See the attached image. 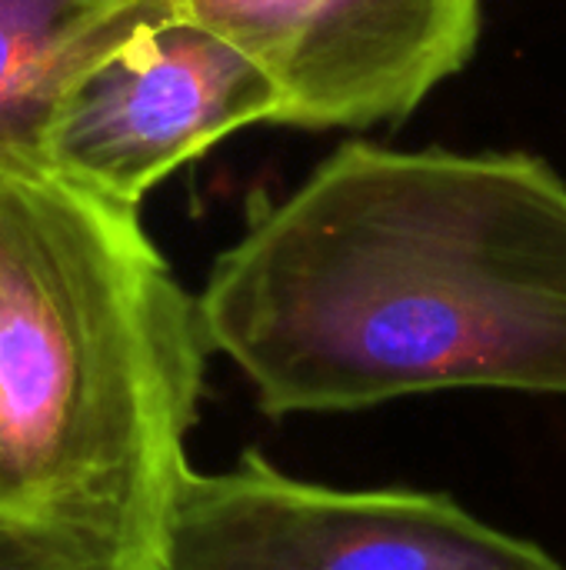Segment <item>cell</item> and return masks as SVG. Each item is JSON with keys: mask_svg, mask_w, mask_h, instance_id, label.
Wrapping results in <instances>:
<instances>
[{"mask_svg": "<svg viewBox=\"0 0 566 570\" xmlns=\"http://www.w3.org/2000/svg\"><path fill=\"white\" fill-rule=\"evenodd\" d=\"M267 417L440 391L566 397V180L527 150L350 137L254 194L197 294Z\"/></svg>", "mask_w": 566, "mask_h": 570, "instance_id": "6da1fadb", "label": "cell"}, {"mask_svg": "<svg viewBox=\"0 0 566 570\" xmlns=\"http://www.w3.org/2000/svg\"><path fill=\"white\" fill-rule=\"evenodd\" d=\"M210 354L140 207L0 170V518L153 570Z\"/></svg>", "mask_w": 566, "mask_h": 570, "instance_id": "7a4b0ae2", "label": "cell"}, {"mask_svg": "<svg viewBox=\"0 0 566 570\" xmlns=\"http://www.w3.org/2000/svg\"><path fill=\"white\" fill-rule=\"evenodd\" d=\"M153 570H564L450 494L330 488L260 451L227 471H187Z\"/></svg>", "mask_w": 566, "mask_h": 570, "instance_id": "3957f363", "label": "cell"}, {"mask_svg": "<svg viewBox=\"0 0 566 570\" xmlns=\"http://www.w3.org/2000/svg\"><path fill=\"white\" fill-rule=\"evenodd\" d=\"M280 94V127L407 120L477 53L484 0H177Z\"/></svg>", "mask_w": 566, "mask_h": 570, "instance_id": "277c9868", "label": "cell"}, {"mask_svg": "<svg viewBox=\"0 0 566 570\" xmlns=\"http://www.w3.org/2000/svg\"><path fill=\"white\" fill-rule=\"evenodd\" d=\"M280 120V94L220 33L173 17L97 67L67 100L53 177L140 207L177 167L254 124Z\"/></svg>", "mask_w": 566, "mask_h": 570, "instance_id": "5b68a950", "label": "cell"}, {"mask_svg": "<svg viewBox=\"0 0 566 570\" xmlns=\"http://www.w3.org/2000/svg\"><path fill=\"white\" fill-rule=\"evenodd\" d=\"M180 17L177 0H0V170H50L77 87L137 37Z\"/></svg>", "mask_w": 566, "mask_h": 570, "instance_id": "8992f818", "label": "cell"}, {"mask_svg": "<svg viewBox=\"0 0 566 570\" xmlns=\"http://www.w3.org/2000/svg\"><path fill=\"white\" fill-rule=\"evenodd\" d=\"M0 570H113L80 544L23 521L0 518Z\"/></svg>", "mask_w": 566, "mask_h": 570, "instance_id": "52a82bcc", "label": "cell"}]
</instances>
